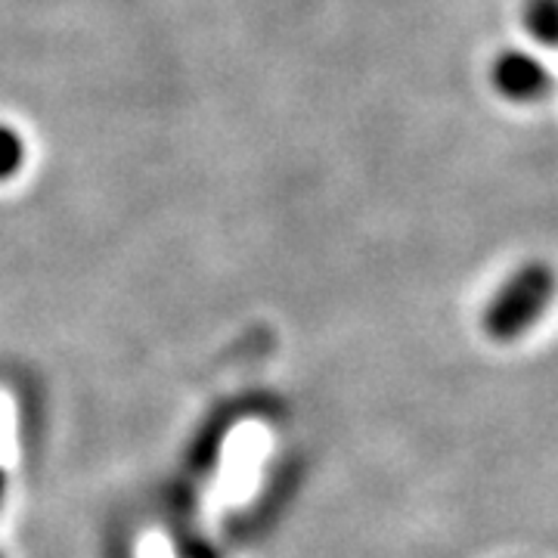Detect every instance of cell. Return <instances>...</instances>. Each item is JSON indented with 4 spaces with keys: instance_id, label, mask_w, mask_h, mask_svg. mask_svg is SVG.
Returning a JSON list of instances; mask_svg holds the SVG:
<instances>
[{
    "instance_id": "obj_1",
    "label": "cell",
    "mask_w": 558,
    "mask_h": 558,
    "mask_svg": "<svg viewBox=\"0 0 558 558\" xmlns=\"http://www.w3.org/2000/svg\"><path fill=\"white\" fill-rule=\"evenodd\" d=\"M549 292H553L549 270L539 267V264L524 267L519 277L499 292V299L494 301V311H490L494 329H499V332H515V329H521L524 323H531V319L537 317L539 307L549 299Z\"/></svg>"
},
{
    "instance_id": "obj_2",
    "label": "cell",
    "mask_w": 558,
    "mask_h": 558,
    "mask_svg": "<svg viewBox=\"0 0 558 558\" xmlns=\"http://www.w3.org/2000/svg\"><path fill=\"white\" fill-rule=\"evenodd\" d=\"M494 84L502 97L515 102H531L549 94L553 78L537 57H531L524 50H506L494 62Z\"/></svg>"
},
{
    "instance_id": "obj_3",
    "label": "cell",
    "mask_w": 558,
    "mask_h": 558,
    "mask_svg": "<svg viewBox=\"0 0 558 558\" xmlns=\"http://www.w3.org/2000/svg\"><path fill=\"white\" fill-rule=\"evenodd\" d=\"M524 25L527 32L543 44H553L558 32V7L556 0H531L524 10Z\"/></svg>"
},
{
    "instance_id": "obj_4",
    "label": "cell",
    "mask_w": 558,
    "mask_h": 558,
    "mask_svg": "<svg viewBox=\"0 0 558 558\" xmlns=\"http://www.w3.org/2000/svg\"><path fill=\"white\" fill-rule=\"evenodd\" d=\"M25 161V143L20 131H13L10 124H0V180L13 178Z\"/></svg>"
}]
</instances>
